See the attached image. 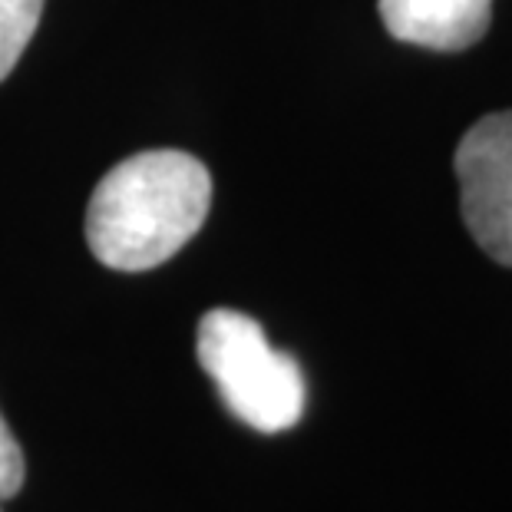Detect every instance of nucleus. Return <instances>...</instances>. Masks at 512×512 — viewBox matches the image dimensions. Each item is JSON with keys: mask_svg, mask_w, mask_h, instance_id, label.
<instances>
[{"mask_svg": "<svg viewBox=\"0 0 512 512\" xmlns=\"http://www.w3.org/2000/svg\"><path fill=\"white\" fill-rule=\"evenodd\" d=\"M212 205V176L182 149L123 159L96 185L86 209L90 252L116 271H149L192 242Z\"/></svg>", "mask_w": 512, "mask_h": 512, "instance_id": "obj_1", "label": "nucleus"}, {"mask_svg": "<svg viewBox=\"0 0 512 512\" xmlns=\"http://www.w3.org/2000/svg\"><path fill=\"white\" fill-rule=\"evenodd\" d=\"M199 364L225 407L258 433L291 430L304 413V377L291 354L268 344L255 318L215 308L199 321Z\"/></svg>", "mask_w": 512, "mask_h": 512, "instance_id": "obj_2", "label": "nucleus"}, {"mask_svg": "<svg viewBox=\"0 0 512 512\" xmlns=\"http://www.w3.org/2000/svg\"><path fill=\"white\" fill-rule=\"evenodd\" d=\"M463 222L483 252L512 268V110L466 129L453 156Z\"/></svg>", "mask_w": 512, "mask_h": 512, "instance_id": "obj_3", "label": "nucleus"}, {"mask_svg": "<svg viewBox=\"0 0 512 512\" xmlns=\"http://www.w3.org/2000/svg\"><path fill=\"white\" fill-rule=\"evenodd\" d=\"M387 34L427 50H466L486 37L493 0H377Z\"/></svg>", "mask_w": 512, "mask_h": 512, "instance_id": "obj_4", "label": "nucleus"}, {"mask_svg": "<svg viewBox=\"0 0 512 512\" xmlns=\"http://www.w3.org/2000/svg\"><path fill=\"white\" fill-rule=\"evenodd\" d=\"M43 0H0V83L7 80L27 43L34 40Z\"/></svg>", "mask_w": 512, "mask_h": 512, "instance_id": "obj_5", "label": "nucleus"}, {"mask_svg": "<svg viewBox=\"0 0 512 512\" xmlns=\"http://www.w3.org/2000/svg\"><path fill=\"white\" fill-rule=\"evenodd\" d=\"M24 476H27L24 450H20L17 437L10 433L4 417H0V503L20 493V486H24Z\"/></svg>", "mask_w": 512, "mask_h": 512, "instance_id": "obj_6", "label": "nucleus"}]
</instances>
